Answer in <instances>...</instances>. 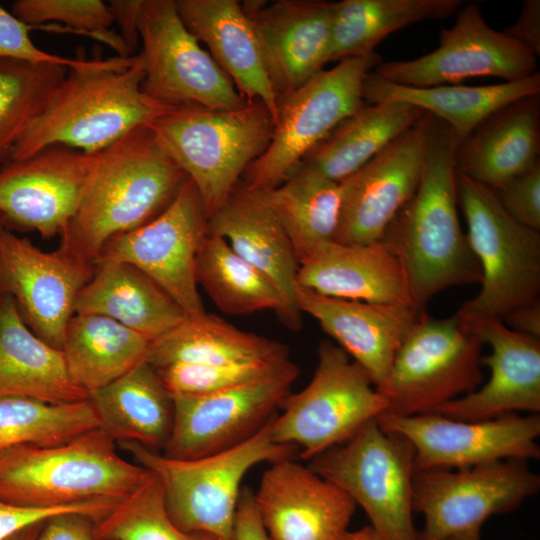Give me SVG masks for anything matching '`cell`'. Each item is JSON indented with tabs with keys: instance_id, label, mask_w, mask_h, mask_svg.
<instances>
[{
	"instance_id": "6da1fadb",
	"label": "cell",
	"mask_w": 540,
	"mask_h": 540,
	"mask_svg": "<svg viewBox=\"0 0 540 540\" xmlns=\"http://www.w3.org/2000/svg\"><path fill=\"white\" fill-rule=\"evenodd\" d=\"M420 123L424 158L419 185L381 239L403 267L417 312L446 288L481 281L480 265L458 217V139L449 125L429 113L424 112Z\"/></svg>"
},
{
	"instance_id": "7a4b0ae2",
	"label": "cell",
	"mask_w": 540,
	"mask_h": 540,
	"mask_svg": "<svg viewBox=\"0 0 540 540\" xmlns=\"http://www.w3.org/2000/svg\"><path fill=\"white\" fill-rule=\"evenodd\" d=\"M186 178L148 126L131 131L98 153L59 249L95 266L107 242L163 212Z\"/></svg>"
},
{
	"instance_id": "3957f363",
	"label": "cell",
	"mask_w": 540,
	"mask_h": 540,
	"mask_svg": "<svg viewBox=\"0 0 540 540\" xmlns=\"http://www.w3.org/2000/svg\"><path fill=\"white\" fill-rule=\"evenodd\" d=\"M143 79L138 55L117 56L95 67L70 69L9 160L23 159L55 145L95 154L131 131L149 126L172 107L145 94Z\"/></svg>"
},
{
	"instance_id": "277c9868",
	"label": "cell",
	"mask_w": 540,
	"mask_h": 540,
	"mask_svg": "<svg viewBox=\"0 0 540 540\" xmlns=\"http://www.w3.org/2000/svg\"><path fill=\"white\" fill-rule=\"evenodd\" d=\"M150 471L124 459L101 427L53 446L22 445L0 453V501L55 508L133 493Z\"/></svg>"
},
{
	"instance_id": "5b68a950",
	"label": "cell",
	"mask_w": 540,
	"mask_h": 540,
	"mask_svg": "<svg viewBox=\"0 0 540 540\" xmlns=\"http://www.w3.org/2000/svg\"><path fill=\"white\" fill-rule=\"evenodd\" d=\"M148 127L163 152L193 182L209 218L266 150L274 122L256 101L232 110L175 106Z\"/></svg>"
},
{
	"instance_id": "8992f818",
	"label": "cell",
	"mask_w": 540,
	"mask_h": 540,
	"mask_svg": "<svg viewBox=\"0 0 540 540\" xmlns=\"http://www.w3.org/2000/svg\"><path fill=\"white\" fill-rule=\"evenodd\" d=\"M273 418L246 441L195 459L170 458L136 442L118 444L136 463L158 478L167 513L178 528L234 540L235 516L244 476L262 462L271 464L298 455L294 446L273 440Z\"/></svg>"
},
{
	"instance_id": "52a82bcc",
	"label": "cell",
	"mask_w": 540,
	"mask_h": 540,
	"mask_svg": "<svg viewBox=\"0 0 540 540\" xmlns=\"http://www.w3.org/2000/svg\"><path fill=\"white\" fill-rule=\"evenodd\" d=\"M458 207L481 269V288L456 312L467 320L504 318L539 300L540 233L512 218L495 191L457 171Z\"/></svg>"
},
{
	"instance_id": "ba28073f",
	"label": "cell",
	"mask_w": 540,
	"mask_h": 540,
	"mask_svg": "<svg viewBox=\"0 0 540 540\" xmlns=\"http://www.w3.org/2000/svg\"><path fill=\"white\" fill-rule=\"evenodd\" d=\"M415 450L377 419L307 465L359 505L382 540H417L413 523Z\"/></svg>"
},
{
	"instance_id": "9c48e42d",
	"label": "cell",
	"mask_w": 540,
	"mask_h": 540,
	"mask_svg": "<svg viewBox=\"0 0 540 540\" xmlns=\"http://www.w3.org/2000/svg\"><path fill=\"white\" fill-rule=\"evenodd\" d=\"M483 345L457 313L436 319L421 312L377 388L388 404L383 414L431 413L478 389L483 382Z\"/></svg>"
},
{
	"instance_id": "30bf717a",
	"label": "cell",
	"mask_w": 540,
	"mask_h": 540,
	"mask_svg": "<svg viewBox=\"0 0 540 540\" xmlns=\"http://www.w3.org/2000/svg\"><path fill=\"white\" fill-rule=\"evenodd\" d=\"M387 400L369 374L331 341L318 346V362L308 385L289 394L282 413L271 422V435L311 460L355 435L387 409Z\"/></svg>"
},
{
	"instance_id": "8fae6325",
	"label": "cell",
	"mask_w": 540,
	"mask_h": 540,
	"mask_svg": "<svg viewBox=\"0 0 540 540\" xmlns=\"http://www.w3.org/2000/svg\"><path fill=\"white\" fill-rule=\"evenodd\" d=\"M381 62L376 52L346 58L279 96L271 141L246 169L242 183L261 192L280 185L311 149L364 104V79Z\"/></svg>"
},
{
	"instance_id": "7c38bea8",
	"label": "cell",
	"mask_w": 540,
	"mask_h": 540,
	"mask_svg": "<svg viewBox=\"0 0 540 540\" xmlns=\"http://www.w3.org/2000/svg\"><path fill=\"white\" fill-rule=\"evenodd\" d=\"M138 27L142 90L149 97L170 107L196 104L214 110L247 103L186 28L175 0H142Z\"/></svg>"
},
{
	"instance_id": "4fadbf2b",
	"label": "cell",
	"mask_w": 540,
	"mask_h": 540,
	"mask_svg": "<svg viewBox=\"0 0 540 540\" xmlns=\"http://www.w3.org/2000/svg\"><path fill=\"white\" fill-rule=\"evenodd\" d=\"M527 462L508 459L466 469L415 470L413 510L424 518L417 540H448L520 507L540 489V476Z\"/></svg>"
},
{
	"instance_id": "5bb4252c",
	"label": "cell",
	"mask_w": 540,
	"mask_h": 540,
	"mask_svg": "<svg viewBox=\"0 0 540 540\" xmlns=\"http://www.w3.org/2000/svg\"><path fill=\"white\" fill-rule=\"evenodd\" d=\"M207 221L200 195L187 177L163 212L112 238L97 263L122 262L136 267L177 303L186 318L199 317L206 310L198 290L196 265Z\"/></svg>"
},
{
	"instance_id": "9a60e30c",
	"label": "cell",
	"mask_w": 540,
	"mask_h": 540,
	"mask_svg": "<svg viewBox=\"0 0 540 540\" xmlns=\"http://www.w3.org/2000/svg\"><path fill=\"white\" fill-rule=\"evenodd\" d=\"M298 375L299 368L290 362L273 374L225 390L171 394L173 426L161 453L195 459L246 441L276 416Z\"/></svg>"
},
{
	"instance_id": "2e32d148",
	"label": "cell",
	"mask_w": 540,
	"mask_h": 540,
	"mask_svg": "<svg viewBox=\"0 0 540 540\" xmlns=\"http://www.w3.org/2000/svg\"><path fill=\"white\" fill-rule=\"evenodd\" d=\"M537 57L489 26L476 3L457 11L454 25L439 33V45L410 60L382 61L374 72L403 86L457 84L474 77H498L505 82L527 78L537 71Z\"/></svg>"
},
{
	"instance_id": "e0dca14e",
	"label": "cell",
	"mask_w": 540,
	"mask_h": 540,
	"mask_svg": "<svg viewBox=\"0 0 540 540\" xmlns=\"http://www.w3.org/2000/svg\"><path fill=\"white\" fill-rule=\"evenodd\" d=\"M378 423L406 437L415 450V470L466 469L486 463L540 457L536 439L540 416L506 414L483 421H460L437 413L382 414Z\"/></svg>"
},
{
	"instance_id": "ac0fdd59",
	"label": "cell",
	"mask_w": 540,
	"mask_h": 540,
	"mask_svg": "<svg viewBox=\"0 0 540 540\" xmlns=\"http://www.w3.org/2000/svg\"><path fill=\"white\" fill-rule=\"evenodd\" d=\"M95 266L61 249L43 251L0 223V296H10L28 328L61 350L78 294Z\"/></svg>"
},
{
	"instance_id": "d6986e66",
	"label": "cell",
	"mask_w": 540,
	"mask_h": 540,
	"mask_svg": "<svg viewBox=\"0 0 540 540\" xmlns=\"http://www.w3.org/2000/svg\"><path fill=\"white\" fill-rule=\"evenodd\" d=\"M66 146L44 148L0 166V221L35 231L44 239L61 236L81 202L97 162Z\"/></svg>"
},
{
	"instance_id": "ffe728a7",
	"label": "cell",
	"mask_w": 540,
	"mask_h": 540,
	"mask_svg": "<svg viewBox=\"0 0 540 540\" xmlns=\"http://www.w3.org/2000/svg\"><path fill=\"white\" fill-rule=\"evenodd\" d=\"M423 158L424 139L419 119L340 182L341 203L334 241L341 244L380 241L390 222L415 193Z\"/></svg>"
},
{
	"instance_id": "44dd1931",
	"label": "cell",
	"mask_w": 540,
	"mask_h": 540,
	"mask_svg": "<svg viewBox=\"0 0 540 540\" xmlns=\"http://www.w3.org/2000/svg\"><path fill=\"white\" fill-rule=\"evenodd\" d=\"M254 501L269 540H339L356 509L345 492L293 459L271 463Z\"/></svg>"
},
{
	"instance_id": "7402d4cb",
	"label": "cell",
	"mask_w": 540,
	"mask_h": 540,
	"mask_svg": "<svg viewBox=\"0 0 540 540\" xmlns=\"http://www.w3.org/2000/svg\"><path fill=\"white\" fill-rule=\"evenodd\" d=\"M241 5L277 97L300 87L327 64L333 2L247 0Z\"/></svg>"
},
{
	"instance_id": "603a6c76",
	"label": "cell",
	"mask_w": 540,
	"mask_h": 540,
	"mask_svg": "<svg viewBox=\"0 0 540 540\" xmlns=\"http://www.w3.org/2000/svg\"><path fill=\"white\" fill-rule=\"evenodd\" d=\"M467 320V319H465ZM483 343L490 369L487 383L431 413L460 421H483L519 411L540 412V339L510 329L502 319L467 320Z\"/></svg>"
},
{
	"instance_id": "cb8c5ba5",
	"label": "cell",
	"mask_w": 540,
	"mask_h": 540,
	"mask_svg": "<svg viewBox=\"0 0 540 540\" xmlns=\"http://www.w3.org/2000/svg\"><path fill=\"white\" fill-rule=\"evenodd\" d=\"M207 234L223 238L274 284L285 304V326L300 329L302 313L295 299L299 259L264 193L239 182L208 218Z\"/></svg>"
},
{
	"instance_id": "d4e9b609",
	"label": "cell",
	"mask_w": 540,
	"mask_h": 540,
	"mask_svg": "<svg viewBox=\"0 0 540 540\" xmlns=\"http://www.w3.org/2000/svg\"><path fill=\"white\" fill-rule=\"evenodd\" d=\"M296 305L369 374L379 388L421 312L410 306L373 304L323 296L297 285Z\"/></svg>"
},
{
	"instance_id": "484cf974",
	"label": "cell",
	"mask_w": 540,
	"mask_h": 540,
	"mask_svg": "<svg viewBox=\"0 0 540 540\" xmlns=\"http://www.w3.org/2000/svg\"><path fill=\"white\" fill-rule=\"evenodd\" d=\"M297 285L332 298L412 307L403 267L382 240L320 245L299 261Z\"/></svg>"
},
{
	"instance_id": "4316f807",
	"label": "cell",
	"mask_w": 540,
	"mask_h": 540,
	"mask_svg": "<svg viewBox=\"0 0 540 540\" xmlns=\"http://www.w3.org/2000/svg\"><path fill=\"white\" fill-rule=\"evenodd\" d=\"M186 28L230 78L247 103L261 102L277 116L278 97L266 72L261 50L240 2L236 0H175Z\"/></svg>"
},
{
	"instance_id": "83f0119b",
	"label": "cell",
	"mask_w": 540,
	"mask_h": 540,
	"mask_svg": "<svg viewBox=\"0 0 540 540\" xmlns=\"http://www.w3.org/2000/svg\"><path fill=\"white\" fill-rule=\"evenodd\" d=\"M540 93L490 114L458 143L459 173L498 190L539 162Z\"/></svg>"
},
{
	"instance_id": "f1b7e54d",
	"label": "cell",
	"mask_w": 540,
	"mask_h": 540,
	"mask_svg": "<svg viewBox=\"0 0 540 540\" xmlns=\"http://www.w3.org/2000/svg\"><path fill=\"white\" fill-rule=\"evenodd\" d=\"M75 314L108 317L151 342L186 316L177 303L136 267L99 261L75 302Z\"/></svg>"
},
{
	"instance_id": "f546056e",
	"label": "cell",
	"mask_w": 540,
	"mask_h": 540,
	"mask_svg": "<svg viewBox=\"0 0 540 540\" xmlns=\"http://www.w3.org/2000/svg\"><path fill=\"white\" fill-rule=\"evenodd\" d=\"M1 397L48 403H72L89 397L70 379L62 351L28 328L8 295L0 296Z\"/></svg>"
},
{
	"instance_id": "4dcf8cb0",
	"label": "cell",
	"mask_w": 540,
	"mask_h": 540,
	"mask_svg": "<svg viewBox=\"0 0 540 540\" xmlns=\"http://www.w3.org/2000/svg\"><path fill=\"white\" fill-rule=\"evenodd\" d=\"M539 93V72L521 80L485 86L412 87L389 82L370 71L362 90L368 104L402 102L435 116L450 126L459 143L499 108Z\"/></svg>"
},
{
	"instance_id": "1f68e13d",
	"label": "cell",
	"mask_w": 540,
	"mask_h": 540,
	"mask_svg": "<svg viewBox=\"0 0 540 540\" xmlns=\"http://www.w3.org/2000/svg\"><path fill=\"white\" fill-rule=\"evenodd\" d=\"M88 400L100 427L116 443L136 442L163 451L173 426V397L147 361L90 393Z\"/></svg>"
},
{
	"instance_id": "d6a6232c",
	"label": "cell",
	"mask_w": 540,
	"mask_h": 540,
	"mask_svg": "<svg viewBox=\"0 0 540 540\" xmlns=\"http://www.w3.org/2000/svg\"><path fill=\"white\" fill-rule=\"evenodd\" d=\"M150 341L120 323L97 314H74L62 344L72 382L88 395L146 361Z\"/></svg>"
},
{
	"instance_id": "836d02e7",
	"label": "cell",
	"mask_w": 540,
	"mask_h": 540,
	"mask_svg": "<svg viewBox=\"0 0 540 540\" xmlns=\"http://www.w3.org/2000/svg\"><path fill=\"white\" fill-rule=\"evenodd\" d=\"M289 359L282 343L241 330L210 313L185 318L150 343L146 361L155 369L175 363L225 364Z\"/></svg>"
},
{
	"instance_id": "e575fe53",
	"label": "cell",
	"mask_w": 540,
	"mask_h": 540,
	"mask_svg": "<svg viewBox=\"0 0 540 540\" xmlns=\"http://www.w3.org/2000/svg\"><path fill=\"white\" fill-rule=\"evenodd\" d=\"M423 114L421 109L402 102L364 103L311 149L302 162L340 183L415 125Z\"/></svg>"
},
{
	"instance_id": "d590c367",
	"label": "cell",
	"mask_w": 540,
	"mask_h": 540,
	"mask_svg": "<svg viewBox=\"0 0 540 540\" xmlns=\"http://www.w3.org/2000/svg\"><path fill=\"white\" fill-rule=\"evenodd\" d=\"M462 0H342L333 2L327 63L375 52L389 34L428 19H444Z\"/></svg>"
},
{
	"instance_id": "8d00e7d4",
	"label": "cell",
	"mask_w": 540,
	"mask_h": 540,
	"mask_svg": "<svg viewBox=\"0 0 540 540\" xmlns=\"http://www.w3.org/2000/svg\"><path fill=\"white\" fill-rule=\"evenodd\" d=\"M263 193L299 261L334 240L341 203L340 183L301 162L280 185Z\"/></svg>"
},
{
	"instance_id": "74e56055",
	"label": "cell",
	"mask_w": 540,
	"mask_h": 540,
	"mask_svg": "<svg viewBox=\"0 0 540 540\" xmlns=\"http://www.w3.org/2000/svg\"><path fill=\"white\" fill-rule=\"evenodd\" d=\"M196 275L198 285L222 312L245 315L271 310L285 322L280 292L223 238L206 234L197 256Z\"/></svg>"
},
{
	"instance_id": "f35d334b",
	"label": "cell",
	"mask_w": 540,
	"mask_h": 540,
	"mask_svg": "<svg viewBox=\"0 0 540 540\" xmlns=\"http://www.w3.org/2000/svg\"><path fill=\"white\" fill-rule=\"evenodd\" d=\"M100 427L89 400L48 403L0 398V453L17 446H53Z\"/></svg>"
},
{
	"instance_id": "ab89813d",
	"label": "cell",
	"mask_w": 540,
	"mask_h": 540,
	"mask_svg": "<svg viewBox=\"0 0 540 540\" xmlns=\"http://www.w3.org/2000/svg\"><path fill=\"white\" fill-rule=\"evenodd\" d=\"M70 69L55 64L0 60V166Z\"/></svg>"
},
{
	"instance_id": "60d3db41",
	"label": "cell",
	"mask_w": 540,
	"mask_h": 540,
	"mask_svg": "<svg viewBox=\"0 0 540 540\" xmlns=\"http://www.w3.org/2000/svg\"><path fill=\"white\" fill-rule=\"evenodd\" d=\"M98 540H223L205 532H187L170 519L158 478H148L105 516L94 521Z\"/></svg>"
},
{
	"instance_id": "b9f144b4",
	"label": "cell",
	"mask_w": 540,
	"mask_h": 540,
	"mask_svg": "<svg viewBox=\"0 0 540 540\" xmlns=\"http://www.w3.org/2000/svg\"><path fill=\"white\" fill-rule=\"evenodd\" d=\"M12 13L33 30L42 25L41 30L88 36L109 45L119 57H132L120 35L110 30L113 17L101 0H17Z\"/></svg>"
},
{
	"instance_id": "7bdbcfd3",
	"label": "cell",
	"mask_w": 540,
	"mask_h": 540,
	"mask_svg": "<svg viewBox=\"0 0 540 540\" xmlns=\"http://www.w3.org/2000/svg\"><path fill=\"white\" fill-rule=\"evenodd\" d=\"M290 362L285 359L225 364L175 363L156 371L172 395H202L268 376Z\"/></svg>"
},
{
	"instance_id": "ee69618b",
	"label": "cell",
	"mask_w": 540,
	"mask_h": 540,
	"mask_svg": "<svg viewBox=\"0 0 540 540\" xmlns=\"http://www.w3.org/2000/svg\"><path fill=\"white\" fill-rule=\"evenodd\" d=\"M31 25L17 18L0 4V60L48 63L72 70L95 67L104 59L68 58L46 52L32 41Z\"/></svg>"
},
{
	"instance_id": "f6af8a7d",
	"label": "cell",
	"mask_w": 540,
	"mask_h": 540,
	"mask_svg": "<svg viewBox=\"0 0 540 540\" xmlns=\"http://www.w3.org/2000/svg\"><path fill=\"white\" fill-rule=\"evenodd\" d=\"M494 191L512 218L540 231V161Z\"/></svg>"
},
{
	"instance_id": "bcb514c9",
	"label": "cell",
	"mask_w": 540,
	"mask_h": 540,
	"mask_svg": "<svg viewBox=\"0 0 540 540\" xmlns=\"http://www.w3.org/2000/svg\"><path fill=\"white\" fill-rule=\"evenodd\" d=\"M115 504L116 502L112 500L98 499L67 507L30 508L14 506L0 501V540L6 539L28 525L62 513H84L98 520L105 516Z\"/></svg>"
},
{
	"instance_id": "7dc6e473",
	"label": "cell",
	"mask_w": 540,
	"mask_h": 540,
	"mask_svg": "<svg viewBox=\"0 0 540 540\" xmlns=\"http://www.w3.org/2000/svg\"><path fill=\"white\" fill-rule=\"evenodd\" d=\"M90 515L78 512L62 513L46 519L38 540H98Z\"/></svg>"
},
{
	"instance_id": "c3c4849f",
	"label": "cell",
	"mask_w": 540,
	"mask_h": 540,
	"mask_svg": "<svg viewBox=\"0 0 540 540\" xmlns=\"http://www.w3.org/2000/svg\"><path fill=\"white\" fill-rule=\"evenodd\" d=\"M501 32L538 57L540 55V1H523L515 23Z\"/></svg>"
},
{
	"instance_id": "681fc988",
	"label": "cell",
	"mask_w": 540,
	"mask_h": 540,
	"mask_svg": "<svg viewBox=\"0 0 540 540\" xmlns=\"http://www.w3.org/2000/svg\"><path fill=\"white\" fill-rule=\"evenodd\" d=\"M234 540H269L254 501V492L242 487L237 505Z\"/></svg>"
},
{
	"instance_id": "f907efd6",
	"label": "cell",
	"mask_w": 540,
	"mask_h": 540,
	"mask_svg": "<svg viewBox=\"0 0 540 540\" xmlns=\"http://www.w3.org/2000/svg\"><path fill=\"white\" fill-rule=\"evenodd\" d=\"M142 0H112L109 8L113 21L120 28V37L123 40L130 56L138 49L140 43L139 35V13Z\"/></svg>"
},
{
	"instance_id": "816d5d0a",
	"label": "cell",
	"mask_w": 540,
	"mask_h": 540,
	"mask_svg": "<svg viewBox=\"0 0 540 540\" xmlns=\"http://www.w3.org/2000/svg\"><path fill=\"white\" fill-rule=\"evenodd\" d=\"M502 321L516 332L540 339V300L513 310Z\"/></svg>"
},
{
	"instance_id": "f5cc1de1",
	"label": "cell",
	"mask_w": 540,
	"mask_h": 540,
	"mask_svg": "<svg viewBox=\"0 0 540 540\" xmlns=\"http://www.w3.org/2000/svg\"><path fill=\"white\" fill-rule=\"evenodd\" d=\"M44 521L28 525L11 534L4 540H38Z\"/></svg>"
},
{
	"instance_id": "db71d44e",
	"label": "cell",
	"mask_w": 540,
	"mask_h": 540,
	"mask_svg": "<svg viewBox=\"0 0 540 540\" xmlns=\"http://www.w3.org/2000/svg\"><path fill=\"white\" fill-rule=\"evenodd\" d=\"M339 540H382L375 530L369 525L361 529L347 530Z\"/></svg>"
},
{
	"instance_id": "11a10c76",
	"label": "cell",
	"mask_w": 540,
	"mask_h": 540,
	"mask_svg": "<svg viewBox=\"0 0 540 540\" xmlns=\"http://www.w3.org/2000/svg\"><path fill=\"white\" fill-rule=\"evenodd\" d=\"M481 529H473L451 537L448 540H481Z\"/></svg>"
},
{
	"instance_id": "9f6ffc18",
	"label": "cell",
	"mask_w": 540,
	"mask_h": 540,
	"mask_svg": "<svg viewBox=\"0 0 540 540\" xmlns=\"http://www.w3.org/2000/svg\"><path fill=\"white\" fill-rule=\"evenodd\" d=\"M0 223H1V221H0Z\"/></svg>"
}]
</instances>
